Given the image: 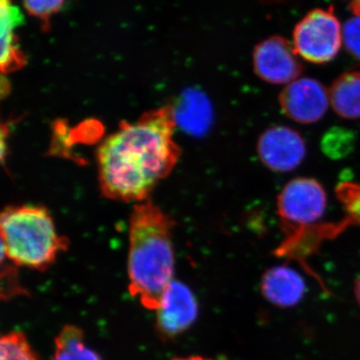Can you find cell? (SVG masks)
<instances>
[{
    "label": "cell",
    "instance_id": "6da1fadb",
    "mask_svg": "<svg viewBox=\"0 0 360 360\" xmlns=\"http://www.w3.org/2000/svg\"><path fill=\"white\" fill-rule=\"evenodd\" d=\"M174 108L163 106L122 122L98 149L96 160L101 193L110 200L141 203L172 174L179 160L174 141Z\"/></svg>",
    "mask_w": 360,
    "mask_h": 360
},
{
    "label": "cell",
    "instance_id": "7a4b0ae2",
    "mask_svg": "<svg viewBox=\"0 0 360 360\" xmlns=\"http://www.w3.org/2000/svg\"><path fill=\"white\" fill-rule=\"evenodd\" d=\"M174 222L148 200L136 203L129 217V290L144 309L156 311L174 281Z\"/></svg>",
    "mask_w": 360,
    "mask_h": 360
},
{
    "label": "cell",
    "instance_id": "3957f363",
    "mask_svg": "<svg viewBox=\"0 0 360 360\" xmlns=\"http://www.w3.org/2000/svg\"><path fill=\"white\" fill-rule=\"evenodd\" d=\"M7 257L14 264L45 271L68 248L51 213L42 206L20 205L0 212Z\"/></svg>",
    "mask_w": 360,
    "mask_h": 360
},
{
    "label": "cell",
    "instance_id": "277c9868",
    "mask_svg": "<svg viewBox=\"0 0 360 360\" xmlns=\"http://www.w3.org/2000/svg\"><path fill=\"white\" fill-rule=\"evenodd\" d=\"M326 191L315 179L300 177L283 187L277 200L281 221L292 236L312 229L326 210ZM298 233V234H300Z\"/></svg>",
    "mask_w": 360,
    "mask_h": 360
},
{
    "label": "cell",
    "instance_id": "5b68a950",
    "mask_svg": "<svg viewBox=\"0 0 360 360\" xmlns=\"http://www.w3.org/2000/svg\"><path fill=\"white\" fill-rule=\"evenodd\" d=\"M295 51L307 61L326 63L335 58L341 45L340 25L333 11L315 9L293 33Z\"/></svg>",
    "mask_w": 360,
    "mask_h": 360
},
{
    "label": "cell",
    "instance_id": "8992f818",
    "mask_svg": "<svg viewBox=\"0 0 360 360\" xmlns=\"http://www.w3.org/2000/svg\"><path fill=\"white\" fill-rule=\"evenodd\" d=\"M155 312L158 335L161 340H172L193 326L198 316V302L188 286L174 279Z\"/></svg>",
    "mask_w": 360,
    "mask_h": 360
},
{
    "label": "cell",
    "instance_id": "52a82bcc",
    "mask_svg": "<svg viewBox=\"0 0 360 360\" xmlns=\"http://www.w3.org/2000/svg\"><path fill=\"white\" fill-rule=\"evenodd\" d=\"M253 66L258 77L274 84H290L302 71L295 47L281 37H270L255 47Z\"/></svg>",
    "mask_w": 360,
    "mask_h": 360
},
{
    "label": "cell",
    "instance_id": "ba28073f",
    "mask_svg": "<svg viewBox=\"0 0 360 360\" xmlns=\"http://www.w3.org/2000/svg\"><path fill=\"white\" fill-rule=\"evenodd\" d=\"M257 153L269 169L288 172L302 165L307 155V144L295 130L286 127H274L260 135Z\"/></svg>",
    "mask_w": 360,
    "mask_h": 360
},
{
    "label": "cell",
    "instance_id": "9c48e42d",
    "mask_svg": "<svg viewBox=\"0 0 360 360\" xmlns=\"http://www.w3.org/2000/svg\"><path fill=\"white\" fill-rule=\"evenodd\" d=\"M279 103L284 115L290 120L309 124L319 122L326 115L329 94L317 80L300 78L281 91Z\"/></svg>",
    "mask_w": 360,
    "mask_h": 360
},
{
    "label": "cell",
    "instance_id": "30bf717a",
    "mask_svg": "<svg viewBox=\"0 0 360 360\" xmlns=\"http://www.w3.org/2000/svg\"><path fill=\"white\" fill-rule=\"evenodd\" d=\"M260 288L265 300L283 309L298 304L307 291L303 277L288 265L267 269L260 281Z\"/></svg>",
    "mask_w": 360,
    "mask_h": 360
},
{
    "label": "cell",
    "instance_id": "8fae6325",
    "mask_svg": "<svg viewBox=\"0 0 360 360\" xmlns=\"http://www.w3.org/2000/svg\"><path fill=\"white\" fill-rule=\"evenodd\" d=\"M329 101L333 110L347 120L360 118V72L340 75L329 89Z\"/></svg>",
    "mask_w": 360,
    "mask_h": 360
},
{
    "label": "cell",
    "instance_id": "7c38bea8",
    "mask_svg": "<svg viewBox=\"0 0 360 360\" xmlns=\"http://www.w3.org/2000/svg\"><path fill=\"white\" fill-rule=\"evenodd\" d=\"M56 349L51 360H103L85 343V335L77 326H65L54 341Z\"/></svg>",
    "mask_w": 360,
    "mask_h": 360
},
{
    "label": "cell",
    "instance_id": "4fadbf2b",
    "mask_svg": "<svg viewBox=\"0 0 360 360\" xmlns=\"http://www.w3.org/2000/svg\"><path fill=\"white\" fill-rule=\"evenodd\" d=\"M0 360H39L21 333L0 336Z\"/></svg>",
    "mask_w": 360,
    "mask_h": 360
},
{
    "label": "cell",
    "instance_id": "5bb4252c",
    "mask_svg": "<svg viewBox=\"0 0 360 360\" xmlns=\"http://www.w3.org/2000/svg\"><path fill=\"white\" fill-rule=\"evenodd\" d=\"M25 63L26 56L18 35H0V73L14 72L22 68Z\"/></svg>",
    "mask_w": 360,
    "mask_h": 360
},
{
    "label": "cell",
    "instance_id": "9a60e30c",
    "mask_svg": "<svg viewBox=\"0 0 360 360\" xmlns=\"http://www.w3.org/2000/svg\"><path fill=\"white\" fill-rule=\"evenodd\" d=\"M354 144V135L352 131L341 127H335L324 135L322 148L330 158H340L352 151Z\"/></svg>",
    "mask_w": 360,
    "mask_h": 360
},
{
    "label": "cell",
    "instance_id": "2e32d148",
    "mask_svg": "<svg viewBox=\"0 0 360 360\" xmlns=\"http://www.w3.org/2000/svg\"><path fill=\"white\" fill-rule=\"evenodd\" d=\"M65 0H23L26 11L41 21L42 27L49 30L51 18L65 6Z\"/></svg>",
    "mask_w": 360,
    "mask_h": 360
},
{
    "label": "cell",
    "instance_id": "e0dca14e",
    "mask_svg": "<svg viewBox=\"0 0 360 360\" xmlns=\"http://www.w3.org/2000/svg\"><path fill=\"white\" fill-rule=\"evenodd\" d=\"M25 22V16L11 0H0V35L15 34Z\"/></svg>",
    "mask_w": 360,
    "mask_h": 360
},
{
    "label": "cell",
    "instance_id": "ac0fdd59",
    "mask_svg": "<svg viewBox=\"0 0 360 360\" xmlns=\"http://www.w3.org/2000/svg\"><path fill=\"white\" fill-rule=\"evenodd\" d=\"M338 195L347 208L350 219L360 224V186L342 184L338 187Z\"/></svg>",
    "mask_w": 360,
    "mask_h": 360
},
{
    "label": "cell",
    "instance_id": "d6986e66",
    "mask_svg": "<svg viewBox=\"0 0 360 360\" xmlns=\"http://www.w3.org/2000/svg\"><path fill=\"white\" fill-rule=\"evenodd\" d=\"M25 295V290L18 281V271L14 267H6L0 271V300H9L16 295Z\"/></svg>",
    "mask_w": 360,
    "mask_h": 360
},
{
    "label": "cell",
    "instance_id": "ffe728a7",
    "mask_svg": "<svg viewBox=\"0 0 360 360\" xmlns=\"http://www.w3.org/2000/svg\"><path fill=\"white\" fill-rule=\"evenodd\" d=\"M343 39L349 53L360 61V15H355L345 23Z\"/></svg>",
    "mask_w": 360,
    "mask_h": 360
},
{
    "label": "cell",
    "instance_id": "44dd1931",
    "mask_svg": "<svg viewBox=\"0 0 360 360\" xmlns=\"http://www.w3.org/2000/svg\"><path fill=\"white\" fill-rule=\"evenodd\" d=\"M8 150V127L0 117V165H2Z\"/></svg>",
    "mask_w": 360,
    "mask_h": 360
},
{
    "label": "cell",
    "instance_id": "7402d4cb",
    "mask_svg": "<svg viewBox=\"0 0 360 360\" xmlns=\"http://www.w3.org/2000/svg\"><path fill=\"white\" fill-rule=\"evenodd\" d=\"M7 257L6 240H4V233H2L1 227H0V266L4 264Z\"/></svg>",
    "mask_w": 360,
    "mask_h": 360
},
{
    "label": "cell",
    "instance_id": "603a6c76",
    "mask_svg": "<svg viewBox=\"0 0 360 360\" xmlns=\"http://www.w3.org/2000/svg\"><path fill=\"white\" fill-rule=\"evenodd\" d=\"M172 360H212L210 359H207V357L200 356V355H193V356H186V357H175V359Z\"/></svg>",
    "mask_w": 360,
    "mask_h": 360
},
{
    "label": "cell",
    "instance_id": "cb8c5ba5",
    "mask_svg": "<svg viewBox=\"0 0 360 360\" xmlns=\"http://www.w3.org/2000/svg\"><path fill=\"white\" fill-rule=\"evenodd\" d=\"M352 1V11L355 15H360V0H350Z\"/></svg>",
    "mask_w": 360,
    "mask_h": 360
},
{
    "label": "cell",
    "instance_id": "d4e9b609",
    "mask_svg": "<svg viewBox=\"0 0 360 360\" xmlns=\"http://www.w3.org/2000/svg\"><path fill=\"white\" fill-rule=\"evenodd\" d=\"M354 295L360 305V276L356 279L354 284Z\"/></svg>",
    "mask_w": 360,
    "mask_h": 360
}]
</instances>
